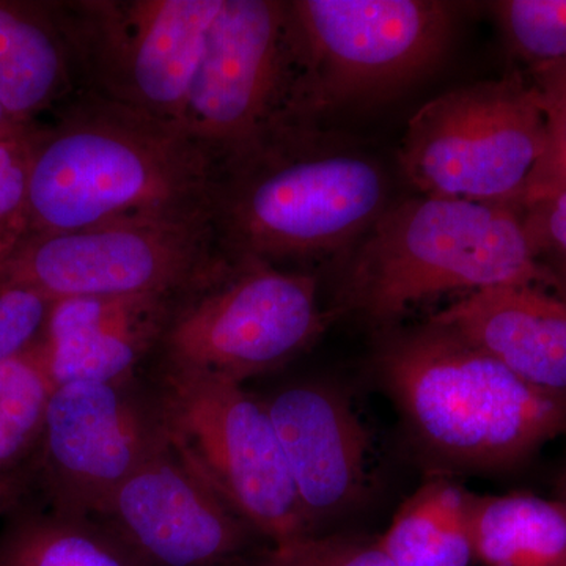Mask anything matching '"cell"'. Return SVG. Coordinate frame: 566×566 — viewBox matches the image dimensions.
Returning a JSON list of instances; mask_svg holds the SVG:
<instances>
[{
  "mask_svg": "<svg viewBox=\"0 0 566 566\" xmlns=\"http://www.w3.org/2000/svg\"><path fill=\"white\" fill-rule=\"evenodd\" d=\"M531 81L542 93L546 111L566 117V63L532 73Z\"/></svg>",
  "mask_w": 566,
  "mask_h": 566,
  "instance_id": "obj_28",
  "label": "cell"
},
{
  "mask_svg": "<svg viewBox=\"0 0 566 566\" xmlns=\"http://www.w3.org/2000/svg\"><path fill=\"white\" fill-rule=\"evenodd\" d=\"M547 266L551 268V270L554 271V274H556L558 286L557 292L560 294L562 297H565L566 300V264L564 263H553L547 264Z\"/></svg>",
  "mask_w": 566,
  "mask_h": 566,
  "instance_id": "obj_31",
  "label": "cell"
},
{
  "mask_svg": "<svg viewBox=\"0 0 566 566\" xmlns=\"http://www.w3.org/2000/svg\"><path fill=\"white\" fill-rule=\"evenodd\" d=\"M0 566H145L91 517L36 515L14 521L0 538Z\"/></svg>",
  "mask_w": 566,
  "mask_h": 566,
  "instance_id": "obj_20",
  "label": "cell"
},
{
  "mask_svg": "<svg viewBox=\"0 0 566 566\" xmlns=\"http://www.w3.org/2000/svg\"><path fill=\"white\" fill-rule=\"evenodd\" d=\"M528 385L566 397V300L538 285L469 293L431 316Z\"/></svg>",
  "mask_w": 566,
  "mask_h": 566,
  "instance_id": "obj_16",
  "label": "cell"
},
{
  "mask_svg": "<svg viewBox=\"0 0 566 566\" xmlns=\"http://www.w3.org/2000/svg\"><path fill=\"white\" fill-rule=\"evenodd\" d=\"M501 285L558 286L521 211L423 196L387 207L365 234L346 289L371 322L392 323L439 294Z\"/></svg>",
  "mask_w": 566,
  "mask_h": 566,
  "instance_id": "obj_4",
  "label": "cell"
},
{
  "mask_svg": "<svg viewBox=\"0 0 566 566\" xmlns=\"http://www.w3.org/2000/svg\"><path fill=\"white\" fill-rule=\"evenodd\" d=\"M76 61L55 7L0 0V103L21 126L62 102Z\"/></svg>",
  "mask_w": 566,
  "mask_h": 566,
  "instance_id": "obj_17",
  "label": "cell"
},
{
  "mask_svg": "<svg viewBox=\"0 0 566 566\" xmlns=\"http://www.w3.org/2000/svg\"><path fill=\"white\" fill-rule=\"evenodd\" d=\"M40 444L55 513L91 517L170 442L159 400L129 382L81 381L55 387Z\"/></svg>",
  "mask_w": 566,
  "mask_h": 566,
  "instance_id": "obj_12",
  "label": "cell"
},
{
  "mask_svg": "<svg viewBox=\"0 0 566 566\" xmlns=\"http://www.w3.org/2000/svg\"><path fill=\"white\" fill-rule=\"evenodd\" d=\"M31 128L33 126H21L20 123L14 122L10 117L9 112L6 111V107L2 106V103H0V139L17 136V134L28 132Z\"/></svg>",
  "mask_w": 566,
  "mask_h": 566,
  "instance_id": "obj_30",
  "label": "cell"
},
{
  "mask_svg": "<svg viewBox=\"0 0 566 566\" xmlns=\"http://www.w3.org/2000/svg\"><path fill=\"white\" fill-rule=\"evenodd\" d=\"M96 516L145 566H227L253 532L172 446L128 476Z\"/></svg>",
  "mask_w": 566,
  "mask_h": 566,
  "instance_id": "obj_13",
  "label": "cell"
},
{
  "mask_svg": "<svg viewBox=\"0 0 566 566\" xmlns=\"http://www.w3.org/2000/svg\"><path fill=\"white\" fill-rule=\"evenodd\" d=\"M264 405L314 535L318 524L348 512L363 497L370 436L333 387H286Z\"/></svg>",
  "mask_w": 566,
  "mask_h": 566,
  "instance_id": "obj_14",
  "label": "cell"
},
{
  "mask_svg": "<svg viewBox=\"0 0 566 566\" xmlns=\"http://www.w3.org/2000/svg\"><path fill=\"white\" fill-rule=\"evenodd\" d=\"M386 210L378 163L294 126L219 164L211 222L223 253L275 264L342 252Z\"/></svg>",
  "mask_w": 566,
  "mask_h": 566,
  "instance_id": "obj_2",
  "label": "cell"
},
{
  "mask_svg": "<svg viewBox=\"0 0 566 566\" xmlns=\"http://www.w3.org/2000/svg\"><path fill=\"white\" fill-rule=\"evenodd\" d=\"M562 501L566 502V471L564 474V482H562Z\"/></svg>",
  "mask_w": 566,
  "mask_h": 566,
  "instance_id": "obj_32",
  "label": "cell"
},
{
  "mask_svg": "<svg viewBox=\"0 0 566 566\" xmlns=\"http://www.w3.org/2000/svg\"><path fill=\"white\" fill-rule=\"evenodd\" d=\"M378 543L394 566L471 565L468 493L444 480L428 483L405 502Z\"/></svg>",
  "mask_w": 566,
  "mask_h": 566,
  "instance_id": "obj_19",
  "label": "cell"
},
{
  "mask_svg": "<svg viewBox=\"0 0 566 566\" xmlns=\"http://www.w3.org/2000/svg\"><path fill=\"white\" fill-rule=\"evenodd\" d=\"M520 211L539 259L546 264H566V189L542 197Z\"/></svg>",
  "mask_w": 566,
  "mask_h": 566,
  "instance_id": "obj_26",
  "label": "cell"
},
{
  "mask_svg": "<svg viewBox=\"0 0 566 566\" xmlns=\"http://www.w3.org/2000/svg\"><path fill=\"white\" fill-rule=\"evenodd\" d=\"M547 112V147L545 156L528 181L526 192L517 205V210L566 189V117Z\"/></svg>",
  "mask_w": 566,
  "mask_h": 566,
  "instance_id": "obj_27",
  "label": "cell"
},
{
  "mask_svg": "<svg viewBox=\"0 0 566 566\" xmlns=\"http://www.w3.org/2000/svg\"><path fill=\"white\" fill-rule=\"evenodd\" d=\"M378 368L420 444L447 463L502 471L566 434L564 395L528 385L444 327L395 335Z\"/></svg>",
  "mask_w": 566,
  "mask_h": 566,
  "instance_id": "obj_3",
  "label": "cell"
},
{
  "mask_svg": "<svg viewBox=\"0 0 566 566\" xmlns=\"http://www.w3.org/2000/svg\"><path fill=\"white\" fill-rule=\"evenodd\" d=\"M296 82L289 3L222 0L180 128L219 166L296 126Z\"/></svg>",
  "mask_w": 566,
  "mask_h": 566,
  "instance_id": "obj_11",
  "label": "cell"
},
{
  "mask_svg": "<svg viewBox=\"0 0 566 566\" xmlns=\"http://www.w3.org/2000/svg\"><path fill=\"white\" fill-rule=\"evenodd\" d=\"M509 50L528 73L566 63V0L491 3Z\"/></svg>",
  "mask_w": 566,
  "mask_h": 566,
  "instance_id": "obj_22",
  "label": "cell"
},
{
  "mask_svg": "<svg viewBox=\"0 0 566 566\" xmlns=\"http://www.w3.org/2000/svg\"><path fill=\"white\" fill-rule=\"evenodd\" d=\"M251 566H394L378 542L308 535L274 546Z\"/></svg>",
  "mask_w": 566,
  "mask_h": 566,
  "instance_id": "obj_23",
  "label": "cell"
},
{
  "mask_svg": "<svg viewBox=\"0 0 566 566\" xmlns=\"http://www.w3.org/2000/svg\"><path fill=\"white\" fill-rule=\"evenodd\" d=\"M475 560L485 566H566V502L538 495L468 494Z\"/></svg>",
  "mask_w": 566,
  "mask_h": 566,
  "instance_id": "obj_18",
  "label": "cell"
},
{
  "mask_svg": "<svg viewBox=\"0 0 566 566\" xmlns=\"http://www.w3.org/2000/svg\"><path fill=\"white\" fill-rule=\"evenodd\" d=\"M55 387L41 337L0 365V474L40 442Z\"/></svg>",
  "mask_w": 566,
  "mask_h": 566,
  "instance_id": "obj_21",
  "label": "cell"
},
{
  "mask_svg": "<svg viewBox=\"0 0 566 566\" xmlns=\"http://www.w3.org/2000/svg\"><path fill=\"white\" fill-rule=\"evenodd\" d=\"M546 147L542 93L513 71L420 107L408 123L398 163L423 196L517 210Z\"/></svg>",
  "mask_w": 566,
  "mask_h": 566,
  "instance_id": "obj_7",
  "label": "cell"
},
{
  "mask_svg": "<svg viewBox=\"0 0 566 566\" xmlns=\"http://www.w3.org/2000/svg\"><path fill=\"white\" fill-rule=\"evenodd\" d=\"M218 167L178 126L84 92L54 128L33 134L28 203L10 243L128 219L211 216Z\"/></svg>",
  "mask_w": 566,
  "mask_h": 566,
  "instance_id": "obj_1",
  "label": "cell"
},
{
  "mask_svg": "<svg viewBox=\"0 0 566 566\" xmlns=\"http://www.w3.org/2000/svg\"><path fill=\"white\" fill-rule=\"evenodd\" d=\"M169 442L238 516L274 546L312 535L266 405L241 385L163 370Z\"/></svg>",
  "mask_w": 566,
  "mask_h": 566,
  "instance_id": "obj_8",
  "label": "cell"
},
{
  "mask_svg": "<svg viewBox=\"0 0 566 566\" xmlns=\"http://www.w3.org/2000/svg\"><path fill=\"white\" fill-rule=\"evenodd\" d=\"M24 490L25 480L20 472L10 471L0 474V513L17 504Z\"/></svg>",
  "mask_w": 566,
  "mask_h": 566,
  "instance_id": "obj_29",
  "label": "cell"
},
{
  "mask_svg": "<svg viewBox=\"0 0 566 566\" xmlns=\"http://www.w3.org/2000/svg\"><path fill=\"white\" fill-rule=\"evenodd\" d=\"M211 216L128 219L71 232L31 234L0 251V289L55 301L178 294L218 259Z\"/></svg>",
  "mask_w": 566,
  "mask_h": 566,
  "instance_id": "obj_9",
  "label": "cell"
},
{
  "mask_svg": "<svg viewBox=\"0 0 566 566\" xmlns=\"http://www.w3.org/2000/svg\"><path fill=\"white\" fill-rule=\"evenodd\" d=\"M294 120L394 95L444 57L457 6L439 0H292Z\"/></svg>",
  "mask_w": 566,
  "mask_h": 566,
  "instance_id": "obj_5",
  "label": "cell"
},
{
  "mask_svg": "<svg viewBox=\"0 0 566 566\" xmlns=\"http://www.w3.org/2000/svg\"><path fill=\"white\" fill-rule=\"evenodd\" d=\"M35 129L0 139V249L10 243L24 216Z\"/></svg>",
  "mask_w": 566,
  "mask_h": 566,
  "instance_id": "obj_24",
  "label": "cell"
},
{
  "mask_svg": "<svg viewBox=\"0 0 566 566\" xmlns=\"http://www.w3.org/2000/svg\"><path fill=\"white\" fill-rule=\"evenodd\" d=\"M180 294L55 301L41 334L55 386L132 382L158 348Z\"/></svg>",
  "mask_w": 566,
  "mask_h": 566,
  "instance_id": "obj_15",
  "label": "cell"
},
{
  "mask_svg": "<svg viewBox=\"0 0 566 566\" xmlns=\"http://www.w3.org/2000/svg\"><path fill=\"white\" fill-rule=\"evenodd\" d=\"M52 304L43 294L22 286L0 289V365L39 340Z\"/></svg>",
  "mask_w": 566,
  "mask_h": 566,
  "instance_id": "obj_25",
  "label": "cell"
},
{
  "mask_svg": "<svg viewBox=\"0 0 566 566\" xmlns=\"http://www.w3.org/2000/svg\"><path fill=\"white\" fill-rule=\"evenodd\" d=\"M324 327L314 275L221 251L177 297L156 353L163 370L241 385L292 360Z\"/></svg>",
  "mask_w": 566,
  "mask_h": 566,
  "instance_id": "obj_6",
  "label": "cell"
},
{
  "mask_svg": "<svg viewBox=\"0 0 566 566\" xmlns=\"http://www.w3.org/2000/svg\"><path fill=\"white\" fill-rule=\"evenodd\" d=\"M222 0H93L55 7L87 91L180 128Z\"/></svg>",
  "mask_w": 566,
  "mask_h": 566,
  "instance_id": "obj_10",
  "label": "cell"
}]
</instances>
